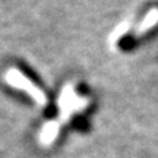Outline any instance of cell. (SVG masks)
<instances>
[{"instance_id": "6da1fadb", "label": "cell", "mask_w": 158, "mask_h": 158, "mask_svg": "<svg viewBox=\"0 0 158 158\" xmlns=\"http://www.w3.org/2000/svg\"><path fill=\"white\" fill-rule=\"evenodd\" d=\"M157 23H158V9L157 7H154V9L149 10V13H148L147 16H145L143 22L139 25V28H138V31H136V37L143 35L145 32H148L149 29L152 28V27H155Z\"/></svg>"}]
</instances>
